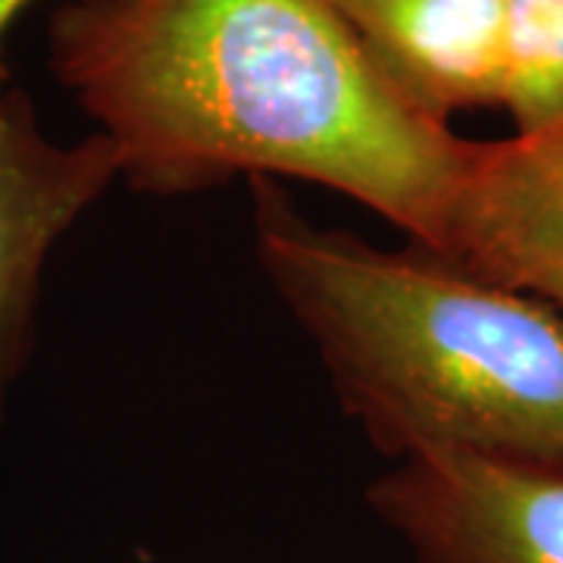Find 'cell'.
<instances>
[{
  "label": "cell",
  "instance_id": "cell-3",
  "mask_svg": "<svg viewBox=\"0 0 563 563\" xmlns=\"http://www.w3.org/2000/svg\"><path fill=\"white\" fill-rule=\"evenodd\" d=\"M410 563H563V463L435 451L366 488Z\"/></svg>",
  "mask_w": 563,
  "mask_h": 563
},
{
  "label": "cell",
  "instance_id": "cell-2",
  "mask_svg": "<svg viewBox=\"0 0 563 563\" xmlns=\"http://www.w3.org/2000/svg\"><path fill=\"white\" fill-rule=\"evenodd\" d=\"M251 195L263 276L385 457L563 463V313L417 244L317 225L279 181L254 179Z\"/></svg>",
  "mask_w": 563,
  "mask_h": 563
},
{
  "label": "cell",
  "instance_id": "cell-4",
  "mask_svg": "<svg viewBox=\"0 0 563 563\" xmlns=\"http://www.w3.org/2000/svg\"><path fill=\"white\" fill-rule=\"evenodd\" d=\"M120 181L101 132L63 144L22 88L0 101V422L38 335L44 273L69 229Z\"/></svg>",
  "mask_w": 563,
  "mask_h": 563
},
{
  "label": "cell",
  "instance_id": "cell-7",
  "mask_svg": "<svg viewBox=\"0 0 563 563\" xmlns=\"http://www.w3.org/2000/svg\"><path fill=\"white\" fill-rule=\"evenodd\" d=\"M501 110L514 132L563 113V0H504Z\"/></svg>",
  "mask_w": 563,
  "mask_h": 563
},
{
  "label": "cell",
  "instance_id": "cell-6",
  "mask_svg": "<svg viewBox=\"0 0 563 563\" xmlns=\"http://www.w3.org/2000/svg\"><path fill=\"white\" fill-rule=\"evenodd\" d=\"M383 79L432 120L501 110L504 0H322Z\"/></svg>",
  "mask_w": 563,
  "mask_h": 563
},
{
  "label": "cell",
  "instance_id": "cell-8",
  "mask_svg": "<svg viewBox=\"0 0 563 563\" xmlns=\"http://www.w3.org/2000/svg\"><path fill=\"white\" fill-rule=\"evenodd\" d=\"M32 0H0V101L10 88V69L3 63V41H7V32L13 29V22L20 20V13L29 7Z\"/></svg>",
  "mask_w": 563,
  "mask_h": 563
},
{
  "label": "cell",
  "instance_id": "cell-1",
  "mask_svg": "<svg viewBox=\"0 0 563 563\" xmlns=\"http://www.w3.org/2000/svg\"><path fill=\"white\" fill-rule=\"evenodd\" d=\"M47 66L132 191L313 181L422 251L476 147L401 98L322 0H66Z\"/></svg>",
  "mask_w": 563,
  "mask_h": 563
},
{
  "label": "cell",
  "instance_id": "cell-5",
  "mask_svg": "<svg viewBox=\"0 0 563 563\" xmlns=\"http://www.w3.org/2000/svg\"><path fill=\"white\" fill-rule=\"evenodd\" d=\"M429 254L563 313V113L476 141Z\"/></svg>",
  "mask_w": 563,
  "mask_h": 563
}]
</instances>
